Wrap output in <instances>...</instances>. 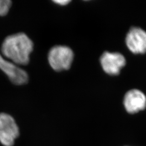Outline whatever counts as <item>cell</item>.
Instances as JSON below:
<instances>
[{
	"mask_svg": "<svg viewBox=\"0 0 146 146\" xmlns=\"http://www.w3.org/2000/svg\"><path fill=\"white\" fill-rule=\"evenodd\" d=\"M34 48L31 38L23 33L7 37L1 47L2 55L15 65H26Z\"/></svg>",
	"mask_w": 146,
	"mask_h": 146,
	"instance_id": "obj_1",
	"label": "cell"
},
{
	"mask_svg": "<svg viewBox=\"0 0 146 146\" xmlns=\"http://www.w3.org/2000/svg\"><path fill=\"white\" fill-rule=\"evenodd\" d=\"M48 62L56 72L68 70L70 68L74 59V52L69 47L56 46L48 53Z\"/></svg>",
	"mask_w": 146,
	"mask_h": 146,
	"instance_id": "obj_2",
	"label": "cell"
},
{
	"mask_svg": "<svg viewBox=\"0 0 146 146\" xmlns=\"http://www.w3.org/2000/svg\"><path fill=\"white\" fill-rule=\"evenodd\" d=\"M19 134L14 119L7 113H0V142L5 146H13Z\"/></svg>",
	"mask_w": 146,
	"mask_h": 146,
	"instance_id": "obj_3",
	"label": "cell"
},
{
	"mask_svg": "<svg viewBox=\"0 0 146 146\" xmlns=\"http://www.w3.org/2000/svg\"><path fill=\"white\" fill-rule=\"evenodd\" d=\"M103 70L111 75H118L125 64V57L119 52H104L100 58Z\"/></svg>",
	"mask_w": 146,
	"mask_h": 146,
	"instance_id": "obj_4",
	"label": "cell"
},
{
	"mask_svg": "<svg viewBox=\"0 0 146 146\" xmlns=\"http://www.w3.org/2000/svg\"><path fill=\"white\" fill-rule=\"evenodd\" d=\"M0 69L9 78L11 82L16 85H22L28 81V75L26 71L17 66L5 59L0 54Z\"/></svg>",
	"mask_w": 146,
	"mask_h": 146,
	"instance_id": "obj_5",
	"label": "cell"
},
{
	"mask_svg": "<svg viewBox=\"0 0 146 146\" xmlns=\"http://www.w3.org/2000/svg\"><path fill=\"white\" fill-rule=\"evenodd\" d=\"M126 44L134 54L146 52V32L140 28L133 27L127 35Z\"/></svg>",
	"mask_w": 146,
	"mask_h": 146,
	"instance_id": "obj_6",
	"label": "cell"
},
{
	"mask_svg": "<svg viewBox=\"0 0 146 146\" xmlns=\"http://www.w3.org/2000/svg\"><path fill=\"white\" fill-rule=\"evenodd\" d=\"M123 104L128 113H136L146 108V96L139 90L132 89L125 94Z\"/></svg>",
	"mask_w": 146,
	"mask_h": 146,
	"instance_id": "obj_7",
	"label": "cell"
},
{
	"mask_svg": "<svg viewBox=\"0 0 146 146\" xmlns=\"http://www.w3.org/2000/svg\"><path fill=\"white\" fill-rule=\"evenodd\" d=\"M11 6L9 0H0V16H3L8 14Z\"/></svg>",
	"mask_w": 146,
	"mask_h": 146,
	"instance_id": "obj_8",
	"label": "cell"
},
{
	"mask_svg": "<svg viewBox=\"0 0 146 146\" xmlns=\"http://www.w3.org/2000/svg\"><path fill=\"white\" fill-rule=\"evenodd\" d=\"M70 2H71V1H69V0H56V1H54V3L60 5H67Z\"/></svg>",
	"mask_w": 146,
	"mask_h": 146,
	"instance_id": "obj_9",
	"label": "cell"
}]
</instances>
